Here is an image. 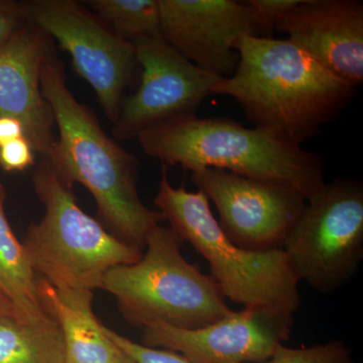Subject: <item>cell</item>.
I'll return each instance as SVG.
<instances>
[{
	"instance_id": "1",
	"label": "cell",
	"mask_w": 363,
	"mask_h": 363,
	"mask_svg": "<svg viewBox=\"0 0 363 363\" xmlns=\"http://www.w3.org/2000/svg\"><path fill=\"white\" fill-rule=\"evenodd\" d=\"M40 86L59 131L45 160L66 185L80 184L92 195L99 222L109 233L143 252L150 229L162 218L138 195V159L109 138L93 111L74 96L55 50L43 65Z\"/></svg>"
},
{
	"instance_id": "2",
	"label": "cell",
	"mask_w": 363,
	"mask_h": 363,
	"mask_svg": "<svg viewBox=\"0 0 363 363\" xmlns=\"http://www.w3.org/2000/svg\"><path fill=\"white\" fill-rule=\"evenodd\" d=\"M238 67L219 79L213 94L233 98L255 128L302 145L321 133L352 101L357 88L290 40L247 35Z\"/></svg>"
},
{
	"instance_id": "3",
	"label": "cell",
	"mask_w": 363,
	"mask_h": 363,
	"mask_svg": "<svg viewBox=\"0 0 363 363\" xmlns=\"http://www.w3.org/2000/svg\"><path fill=\"white\" fill-rule=\"evenodd\" d=\"M143 152L164 167L188 171L224 169L257 180L279 182L310 200L324 187L323 162L286 136L247 128L228 118L190 114L172 119L135 138Z\"/></svg>"
},
{
	"instance_id": "4",
	"label": "cell",
	"mask_w": 363,
	"mask_h": 363,
	"mask_svg": "<svg viewBox=\"0 0 363 363\" xmlns=\"http://www.w3.org/2000/svg\"><path fill=\"white\" fill-rule=\"evenodd\" d=\"M33 186L45 214L28 226L23 245L35 274L60 296L93 293L107 272L142 257V250L81 209L72 187L47 160L35 169Z\"/></svg>"
},
{
	"instance_id": "5",
	"label": "cell",
	"mask_w": 363,
	"mask_h": 363,
	"mask_svg": "<svg viewBox=\"0 0 363 363\" xmlns=\"http://www.w3.org/2000/svg\"><path fill=\"white\" fill-rule=\"evenodd\" d=\"M183 245L173 229L157 224L140 260L113 267L102 279L100 289L136 328L162 323L196 330L233 312L214 279L184 257Z\"/></svg>"
},
{
	"instance_id": "6",
	"label": "cell",
	"mask_w": 363,
	"mask_h": 363,
	"mask_svg": "<svg viewBox=\"0 0 363 363\" xmlns=\"http://www.w3.org/2000/svg\"><path fill=\"white\" fill-rule=\"evenodd\" d=\"M162 221L192 245L209 264L224 298L245 307H267L295 314L301 306L300 283L283 250L250 252L234 245L215 218L201 191L169 183L162 167L154 199Z\"/></svg>"
},
{
	"instance_id": "7",
	"label": "cell",
	"mask_w": 363,
	"mask_h": 363,
	"mask_svg": "<svg viewBox=\"0 0 363 363\" xmlns=\"http://www.w3.org/2000/svg\"><path fill=\"white\" fill-rule=\"evenodd\" d=\"M298 279L329 295L354 278L363 259V187L351 178L325 183L308 200L283 247Z\"/></svg>"
},
{
	"instance_id": "8",
	"label": "cell",
	"mask_w": 363,
	"mask_h": 363,
	"mask_svg": "<svg viewBox=\"0 0 363 363\" xmlns=\"http://www.w3.org/2000/svg\"><path fill=\"white\" fill-rule=\"evenodd\" d=\"M21 2L26 21L70 54L74 68L94 90L105 116L116 123L136 63L133 43L75 0Z\"/></svg>"
},
{
	"instance_id": "9",
	"label": "cell",
	"mask_w": 363,
	"mask_h": 363,
	"mask_svg": "<svg viewBox=\"0 0 363 363\" xmlns=\"http://www.w3.org/2000/svg\"><path fill=\"white\" fill-rule=\"evenodd\" d=\"M191 173L198 191L214 203L227 238L250 252L283 250L307 205L304 195L279 182L212 168Z\"/></svg>"
},
{
	"instance_id": "10",
	"label": "cell",
	"mask_w": 363,
	"mask_h": 363,
	"mask_svg": "<svg viewBox=\"0 0 363 363\" xmlns=\"http://www.w3.org/2000/svg\"><path fill=\"white\" fill-rule=\"evenodd\" d=\"M135 60L143 68L142 82L135 94L123 99L112 133L117 140L136 138L178 117L195 114L213 94L218 76L191 63L161 35L135 40Z\"/></svg>"
},
{
	"instance_id": "11",
	"label": "cell",
	"mask_w": 363,
	"mask_h": 363,
	"mask_svg": "<svg viewBox=\"0 0 363 363\" xmlns=\"http://www.w3.org/2000/svg\"><path fill=\"white\" fill-rule=\"evenodd\" d=\"M293 325L290 313L245 307L196 330L150 324L142 330V344L174 351L192 363H262L290 338Z\"/></svg>"
},
{
	"instance_id": "12",
	"label": "cell",
	"mask_w": 363,
	"mask_h": 363,
	"mask_svg": "<svg viewBox=\"0 0 363 363\" xmlns=\"http://www.w3.org/2000/svg\"><path fill=\"white\" fill-rule=\"evenodd\" d=\"M161 35L202 70L226 78L238 67V47L262 37L252 9L234 0H159Z\"/></svg>"
},
{
	"instance_id": "13",
	"label": "cell",
	"mask_w": 363,
	"mask_h": 363,
	"mask_svg": "<svg viewBox=\"0 0 363 363\" xmlns=\"http://www.w3.org/2000/svg\"><path fill=\"white\" fill-rule=\"evenodd\" d=\"M54 50L51 38L28 21L0 47V116L18 119L33 152L44 159L56 142V123L40 73Z\"/></svg>"
},
{
	"instance_id": "14",
	"label": "cell",
	"mask_w": 363,
	"mask_h": 363,
	"mask_svg": "<svg viewBox=\"0 0 363 363\" xmlns=\"http://www.w3.org/2000/svg\"><path fill=\"white\" fill-rule=\"evenodd\" d=\"M274 28L354 88L363 83V4L303 0Z\"/></svg>"
},
{
	"instance_id": "15",
	"label": "cell",
	"mask_w": 363,
	"mask_h": 363,
	"mask_svg": "<svg viewBox=\"0 0 363 363\" xmlns=\"http://www.w3.org/2000/svg\"><path fill=\"white\" fill-rule=\"evenodd\" d=\"M43 307L58 323L65 344L66 363H113L121 351L93 311V294L60 296L38 277Z\"/></svg>"
},
{
	"instance_id": "16",
	"label": "cell",
	"mask_w": 363,
	"mask_h": 363,
	"mask_svg": "<svg viewBox=\"0 0 363 363\" xmlns=\"http://www.w3.org/2000/svg\"><path fill=\"white\" fill-rule=\"evenodd\" d=\"M6 187L0 179V292L13 306L16 316L38 319L47 314L40 301L38 277L23 241L14 234L6 213Z\"/></svg>"
},
{
	"instance_id": "17",
	"label": "cell",
	"mask_w": 363,
	"mask_h": 363,
	"mask_svg": "<svg viewBox=\"0 0 363 363\" xmlns=\"http://www.w3.org/2000/svg\"><path fill=\"white\" fill-rule=\"evenodd\" d=\"M0 363H66L58 323L47 312L33 320L0 317Z\"/></svg>"
},
{
	"instance_id": "18",
	"label": "cell",
	"mask_w": 363,
	"mask_h": 363,
	"mask_svg": "<svg viewBox=\"0 0 363 363\" xmlns=\"http://www.w3.org/2000/svg\"><path fill=\"white\" fill-rule=\"evenodd\" d=\"M86 4L128 42L161 35L159 0H88Z\"/></svg>"
},
{
	"instance_id": "19",
	"label": "cell",
	"mask_w": 363,
	"mask_h": 363,
	"mask_svg": "<svg viewBox=\"0 0 363 363\" xmlns=\"http://www.w3.org/2000/svg\"><path fill=\"white\" fill-rule=\"evenodd\" d=\"M262 363H354L350 346L342 340L327 341L310 347L290 348L281 344Z\"/></svg>"
},
{
	"instance_id": "20",
	"label": "cell",
	"mask_w": 363,
	"mask_h": 363,
	"mask_svg": "<svg viewBox=\"0 0 363 363\" xmlns=\"http://www.w3.org/2000/svg\"><path fill=\"white\" fill-rule=\"evenodd\" d=\"M105 332L119 350L130 355L136 363H192L179 353L161 348H152L135 342L104 326Z\"/></svg>"
},
{
	"instance_id": "21",
	"label": "cell",
	"mask_w": 363,
	"mask_h": 363,
	"mask_svg": "<svg viewBox=\"0 0 363 363\" xmlns=\"http://www.w3.org/2000/svg\"><path fill=\"white\" fill-rule=\"evenodd\" d=\"M303 0H247L245 1L252 9L260 35L274 28L281 16L292 11Z\"/></svg>"
},
{
	"instance_id": "22",
	"label": "cell",
	"mask_w": 363,
	"mask_h": 363,
	"mask_svg": "<svg viewBox=\"0 0 363 363\" xmlns=\"http://www.w3.org/2000/svg\"><path fill=\"white\" fill-rule=\"evenodd\" d=\"M33 150L26 136L0 145V168L6 172H23L35 162Z\"/></svg>"
},
{
	"instance_id": "23",
	"label": "cell",
	"mask_w": 363,
	"mask_h": 363,
	"mask_svg": "<svg viewBox=\"0 0 363 363\" xmlns=\"http://www.w3.org/2000/svg\"><path fill=\"white\" fill-rule=\"evenodd\" d=\"M26 23L21 1L0 0V47Z\"/></svg>"
},
{
	"instance_id": "24",
	"label": "cell",
	"mask_w": 363,
	"mask_h": 363,
	"mask_svg": "<svg viewBox=\"0 0 363 363\" xmlns=\"http://www.w3.org/2000/svg\"><path fill=\"white\" fill-rule=\"evenodd\" d=\"M25 136L23 124L18 119L0 116V145Z\"/></svg>"
},
{
	"instance_id": "25",
	"label": "cell",
	"mask_w": 363,
	"mask_h": 363,
	"mask_svg": "<svg viewBox=\"0 0 363 363\" xmlns=\"http://www.w3.org/2000/svg\"><path fill=\"white\" fill-rule=\"evenodd\" d=\"M9 314H16V313H14L11 302L7 300L4 294L0 292V317L6 316V315Z\"/></svg>"
},
{
	"instance_id": "26",
	"label": "cell",
	"mask_w": 363,
	"mask_h": 363,
	"mask_svg": "<svg viewBox=\"0 0 363 363\" xmlns=\"http://www.w3.org/2000/svg\"><path fill=\"white\" fill-rule=\"evenodd\" d=\"M121 351H123V350H121ZM113 363H136V362H135V360L133 359V358H131L130 357V355L126 354V353L123 352H123H121V357L117 358L116 362H114Z\"/></svg>"
}]
</instances>
